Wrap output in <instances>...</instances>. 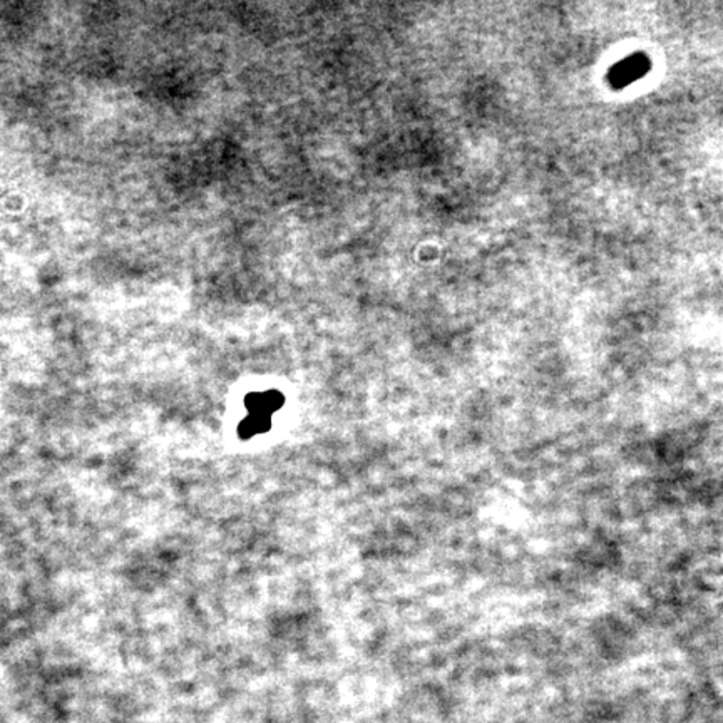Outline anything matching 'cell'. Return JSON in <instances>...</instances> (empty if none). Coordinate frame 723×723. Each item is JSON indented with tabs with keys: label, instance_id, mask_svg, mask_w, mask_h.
Returning a JSON list of instances; mask_svg holds the SVG:
<instances>
[{
	"label": "cell",
	"instance_id": "obj_1",
	"mask_svg": "<svg viewBox=\"0 0 723 723\" xmlns=\"http://www.w3.org/2000/svg\"><path fill=\"white\" fill-rule=\"evenodd\" d=\"M283 404L285 397L283 394H280L278 390L253 392V394L246 395L245 399L248 414L266 415V417H271V414L277 412L278 409H282Z\"/></svg>",
	"mask_w": 723,
	"mask_h": 723
},
{
	"label": "cell",
	"instance_id": "obj_2",
	"mask_svg": "<svg viewBox=\"0 0 723 723\" xmlns=\"http://www.w3.org/2000/svg\"><path fill=\"white\" fill-rule=\"evenodd\" d=\"M270 427H271V417H266V415L248 414L246 417L239 422L238 437L243 441L253 439L255 436H260V434L268 432Z\"/></svg>",
	"mask_w": 723,
	"mask_h": 723
}]
</instances>
